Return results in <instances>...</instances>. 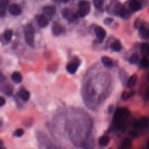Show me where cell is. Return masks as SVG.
I'll return each mask as SVG.
<instances>
[{
    "label": "cell",
    "mask_w": 149,
    "mask_h": 149,
    "mask_svg": "<svg viewBox=\"0 0 149 149\" xmlns=\"http://www.w3.org/2000/svg\"><path fill=\"white\" fill-rule=\"evenodd\" d=\"M130 116V111L125 107L118 108L115 112L113 122L116 127L124 130L126 128L127 120Z\"/></svg>",
    "instance_id": "6da1fadb"
},
{
    "label": "cell",
    "mask_w": 149,
    "mask_h": 149,
    "mask_svg": "<svg viewBox=\"0 0 149 149\" xmlns=\"http://www.w3.org/2000/svg\"><path fill=\"white\" fill-rule=\"evenodd\" d=\"M107 11L110 15H113L120 17H126L129 15L127 9L119 1H112L107 7Z\"/></svg>",
    "instance_id": "7a4b0ae2"
},
{
    "label": "cell",
    "mask_w": 149,
    "mask_h": 149,
    "mask_svg": "<svg viewBox=\"0 0 149 149\" xmlns=\"http://www.w3.org/2000/svg\"><path fill=\"white\" fill-rule=\"evenodd\" d=\"M35 31L33 26L30 24H27L24 28V39L28 45L32 47L34 44Z\"/></svg>",
    "instance_id": "3957f363"
},
{
    "label": "cell",
    "mask_w": 149,
    "mask_h": 149,
    "mask_svg": "<svg viewBox=\"0 0 149 149\" xmlns=\"http://www.w3.org/2000/svg\"><path fill=\"white\" fill-rule=\"evenodd\" d=\"M79 9L76 13L78 17H84L87 16L90 11V3L86 0H81L79 1L78 4Z\"/></svg>",
    "instance_id": "277c9868"
},
{
    "label": "cell",
    "mask_w": 149,
    "mask_h": 149,
    "mask_svg": "<svg viewBox=\"0 0 149 149\" xmlns=\"http://www.w3.org/2000/svg\"><path fill=\"white\" fill-rule=\"evenodd\" d=\"M62 15L69 22H73L77 19L76 13L73 12L72 9L68 8H65L62 10Z\"/></svg>",
    "instance_id": "5b68a950"
},
{
    "label": "cell",
    "mask_w": 149,
    "mask_h": 149,
    "mask_svg": "<svg viewBox=\"0 0 149 149\" xmlns=\"http://www.w3.org/2000/svg\"><path fill=\"white\" fill-rule=\"evenodd\" d=\"M80 65V61L77 58H74L69 62L66 67V70L70 74H74L77 70Z\"/></svg>",
    "instance_id": "8992f818"
},
{
    "label": "cell",
    "mask_w": 149,
    "mask_h": 149,
    "mask_svg": "<svg viewBox=\"0 0 149 149\" xmlns=\"http://www.w3.org/2000/svg\"><path fill=\"white\" fill-rule=\"evenodd\" d=\"M128 6L132 12H137L141 8V4L139 0H129Z\"/></svg>",
    "instance_id": "52a82bcc"
},
{
    "label": "cell",
    "mask_w": 149,
    "mask_h": 149,
    "mask_svg": "<svg viewBox=\"0 0 149 149\" xmlns=\"http://www.w3.org/2000/svg\"><path fill=\"white\" fill-rule=\"evenodd\" d=\"M94 32L98 40L102 41L105 38L107 35V33L104 28L100 26H97L94 29Z\"/></svg>",
    "instance_id": "ba28073f"
},
{
    "label": "cell",
    "mask_w": 149,
    "mask_h": 149,
    "mask_svg": "<svg viewBox=\"0 0 149 149\" xmlns=\"http://www.w3.org/2000/svg\"><path fill=\"white\" fill-rule=\"evenodd\" d=\"M36 20L40 27L44 28L47 27L49 24V20L44 15H38L36 16Z\"/></svg>",
    "instance_id": "9c48e42d"
},
{
    "label": "cell",
    "mask_w": 149,
    "mask_h": 149,
    "mask_svg": "<svg viewBox=\"0 0 149 149\" xmlns=\"http://www.w3.org/2000/svg\"><path fill=\"white\" fill-rule=\"evenodd\" d=\"M149 119L147 117H142L134 123V127L139 129H143L148 126Z\"/></svg>",
    "instance_id": "30bf717a"
},
{
    "label": "cell",
    "mask_w": 149,
    "mask_h": 149,
    "mask_svg": "<svg viewBox=\"0 0 149 149\" xmlns=\"http://www.w3.org/2000/svg\"><path fill=\"white\" fill-rule=\"evenodd\" d=\"M9 12L13 16H18L21 14L22 9L19 5L13 3L9 6Z\"/></svg>",
    "instance_id": "8fae6325"
},
{
    "label": "cell",
    "mask_w": 149,
    "mask_h": 149,
    "mask_svg": "<svg viewBox=\"0 0 149 149\" xmlns=\"http://www.w3.org/2000/svg\"><path fill=\"white\" fill-rule=\"evenodd\" d=\"M52 33L54 36H59L63 31V27L58 23H53L52 26Z\"/></svg>",
    "instance_id": "7c38bea8"
},
{
    "label": "cell",
    "mask_w": 149,
    "mask_h": 149,
    "mask_svg": "<svg viewBox=\"0 0 149 149\" xmlns=\"http://www.w3.org/2000/svg\"><path fill=\"white\" fill-rule=\"evenodd\" d=\"M139 33L140 36L143 39H147L149 38V29L145 26L141 25L139 28Z\"/></svg>",
    "instance_id": "4fadbf2b"
},
{
    "label": "cell",
    "mask_w": 149,
    "mask_h": 149,
    "mask_svg": "<svg viewBox=\"0 0 149 149\" xmlns=\"http://www.w3.org/2000/svg\"><path fill=\"white\" fill-rule=\"evenodd\" d=\"M137 76L136 74H134L133 75H132L126 81V86L127 87L129 88H132L133 87H134L136 83H137Z\"/></svg>",
    "instance_id": "5bb4252c"
},
{
    "label": "cell",
    "mask_w": 149,
    "mask_h": 149,
    "mask_svg": "<svg viewBox=\"0 0 149 149\" xmlns=\"http://www.w3.org/2000/svg\"><path fill=\"white\" fill-rule=\"evenodd\" d=\"M43 12L49 16H52L56 13V9L54 6H47L43 8Z\"/></svg>",
    "instance_id": "9a60e30c"
},
{
    "label": "cell",
    "mask_w": 149,
    "mask_h": 149,
    "mask_svg": "<svg viewBox=\"0 0 149 149\" xmlns=\"http://www.w3.org/2000/svg\"><path fill=\"white\" fill-rule=\"evenodd\" d=\"M18 95L20 98L24 101H27L30 98V93L25 89H21L19 91Z\"/></svg>",
    "instance_id": "2e32d148"
},
{
    "label": "cell",
    "mask_w": 149,
    "mask_h": 149,
    "mask_svg": "<svg viewBox=\"0 0 149 149\" xmlns=\"http://www.w3.org/2000/svg\"><path fill=\"white\" fill-rule=\"evenodd\" d=\"M11 79L12 81L15 83H20L22 81V76L18 72H13L11 75Z\"/></svg>",
    "instance_id": "e0dca14e"
},
{
    "label": "cell",
    "mask_w": 149,
    "mask_h": 149,
    "mask_svg": "<svg viewBox=\"0 0 149 149\" xmlns=\"http://www.w3.org/2000/svg\"><path fill=\"white\" fill-rule=\"evenodd\" d=\"M101 60L102 64L107 68H111L113 65V62L112 59L107 56H103L102 57H101Z\"/></svg>",
    "instance_id": "ac0fdd59"
},
{
    "label": "cell",
    "mask_w": 149,
    "mask_h": 149,
    "mask_svg": "<svg viewBox=\"0 0 149 149\" xmlns=\"http://www.w3.org/2000/svg\"><path fill=\"white\" fill-rule=\"evenodd\" d=\"M111 49L115 51V52H119L120 51L121 48H122V45L120 42L118 40H115L111 45Z\"/></svg>",
    "instance_id": "d6986e66"
},
{
    "label": "cell",
    "mask_w": 149,
    "mask_h": 149,
    "mask_svg": "<svg viewBox=\"0 0 149 149\" xmlns=\"http://www.w3.org/2000/svg\"><path fill=\"white\" fill-rule=\"evenodd\" d=\"M109 142V137L108 136H102L98 139V144L101 146H106Z\"/></svg>",
    "instance_id": "ffe728a7"
},
{
    "label": "cell",
    "mask_w": 149,
    "mask_h": 149,
    "mask_svg": "<svg viewBox=\"0 0 149 149\" xmlns=\"http://www.w3.org/2000/svg\"><path fill=\"white\" fill-rule=\"evenodd\" d=\"M140 52L143 55H149V44L146 42L142 44L140 47Z\"/></svg>",
    "instance_id": "44dd1931"
},
{
    "label": "cell",
    "mask_w": 149,
    "mask_h": 149,
    "mask_svg": "<svg viewBox=\"0 0 149 149\" xmlns=\"http://www.w3.org/2000/svg\"><path fill=\"white\" fill-rule=\"evenodd\" d=\"M139 61V56L137 54L134 53L130 56L129 59V62L130 64H136Z\"/></svg>",
    "instance_id": "7402d4cb"
},
{
    "label": "cell",
    "mask_w": 149,
    "mask_h": 149,
    "mask_svg": "<svg viewBox=\"0 0 149 149\" xmlns=\"http://www.w3.org/2000/svg\"><path fill=\"white\" fill-rule=\"evenodd\" d=\"M12 35H13V33L12 30H6L3 33V38L7 42H9L12 39Z\"/></svg>",
    "instance_id": "603a6c76"
},
{
    "label": "cell",
    "mask_w": 149,
    "mask_h": 149,
    "mask_svg": "<svg viewBox=\"0 0 149 149\" xmlns=\"http://www.w3.org/2000/svg\"><path fill=\"white\" fill-rule=\"evenodd\" d=\"M135 94L134 91H123L122 93V98L123 100H127L132 97H133Z\"/></svg>",
    "instance_id": "cb8c5ba5"
},
{
    "label": "cell",
    "mask_w": 149,
    "mask_h": 149,
    "mask_svg": "<svg viewBox=\"0 0 149 149\" xmlns=\"http://www.w3.org/2000/svg\"><path fill=\"white\" fill-rule=\"evenodd\" d=\"M122 148L123 149H127L129 148L131 146V141L128 138H125L123 140L122 144Z\"/></svg>",
    "instance_id": "d4e9b609"
},
{
    "label": "cell",
    "mask_w": 149,
    "mask_h": 149,
    "mask_svg": "<svg viewBox=\"0 0 149 149\" xmlns=\"http://www.w3.org/2000/svg\"><path fill=\"white\" fill-rule=\"evenodd\" d=\"M104 1L105 0H93V5L96 9H100L102 8V6L104 4Z\"/></svg>",
    "instance_id": "484cf974"
},
{
    "label": "cell",
    "mask_w": 149,
    "mask_h": 149,
    "mask_svg": "<svg viewBox=\"0 0 149 149\" xmlns=\"http://www.w3.org/2000/svg\"><path fill=\"white\" fill-rule=\"evenodd\" d=\"M140 66L143 68H146L149 66V61L146 57H143L140 60Z\"/></svg>",
    "instance_id": "4316f807"
},
{
    "label": "cell",
    "mask_w": 149,
    "mask_h": 149,
    "mask_svg": "<svg viewBox=\"0 0 149 149\" xmlns=\"http://www.w3.org/2000/svg\"><path fill=\"white\" fill-rule=\"evenodd\" d=\"M9 4V0H0V8L5 10Z\"/></svg>",
    "instance_id": "83f0119b"
},
{
    "label": "cell",
    "mask_w": 149,
    "mask_h": 149,
    "mask_svg": "<svg viewBox=\"0 0 149 149\" xmlns=\"http://www.w3.org/2000/svg\"><path fill=\"white\" fill-rule=\"evenodd\" d=\"M4 92L8 95H10L12 94V88L10 86H6L4 88Z\"/></svg>",
    "instance_id": "f1b7e54d"
},
{
    "label": "cell",
    "mask_w": 149,
    "mask_h": 149,
    "mask_svg": "<svg viewBox=\"0 0 149 149\" xmlns=\"http://www.w3.org/2000/svg\"><path fill=\"white\" fill-rule=\"evenodd\" d=\"M24 133V130L22 129H17L15 130L14 133V135L16 137H20L22 136Z\"/></svg>",
    "instance_id": "f546056e"
},
{
    "label": "cell",
    "mask_w": 149,
    "mask_h": 149,
    "mask_svg": "<svg viewBox=\"0 0 149 149\" xmlns=\"http://www.w3.org/2000/svg\"><path fill=\"white\" fill-rule=\"evenodd\" d=\"M113 21V19L112 17H106L104 20V23L105 25L109 26L110 25Z\"/></svg>",
    "instance_id": "4dcf8cb0"
},
{
    "label": "cell",
    "mask_w": 149,
    "mask_h": 149,
    "mask_svg": "<svg viewBox=\"0 0 149 149\" xmlns=\"http://www.w3.org/2000/svg\"><path fill=\"white\" fill-rule=\"evenodd\" d=\"M5 99L2 97H0V107H2L3 105H4L5 104Z\"/></svg>",
    "instance_id": "1f68e13d"
},
{
    "label": "cell",
    "mask_w": 149,
    "mask_h": 149,
    "mask_svg": "<svg viewBox=\"0 0 149 149\" xmlns=\"http://www.w3.org/2000/svg\"><path fill=\"white\" fill-rule=\"evenodd\" d=\"M5 16V10H3L0 8V18H2Z\"/></svg>",
    "instance_id": "d6a6232c"
},
{
    "label": "cell",
    "mask_w": 149,
    "mask_h": 149,
    "mask_svg": "<svg viewBox=\"0 0 149 149\" xmlns=\"http://www.w3.org/2000/svg\"><path fill=\"white\" fill-rule=\"evenodd\" d=\"M5 77L4 75L1 72V71H0V81H3V80H5Z\"/></svg>",
    "instance_id": "836d02e7"
},
{
    "label": "cell",
    "mask_w": 149,
    "mask_h": 149,
    "mask_svg": "<svg viewBox=\"0 0 149 149\" xmlns=\"http://www.w3.org/2000/svg\"><path fill=\"white\" fill-rule=\"evenodd\" d=\"M0 149H6L3 144V142L1 140H0Z\"/></svg>",
    "instance_id": "e575fe53"
},
{
    "label": "cell",
    "mask_w": 149,
    "mask_h": 149,
    "mask_svg": "<svg viewBox=\"0 0 149 149\" xmlns=\"http://www.w3.org/2000/svg\"><path fill=\"white\" fill-rule=\"evenodd\" d=\"M58 2H62L63 3H67L70 0H56Z\"/></svg>",
    "instance_id": "d590c367"
},
{
    "label": "cell",
    "mask_w": 149,
    "mask_h": 149,
    "mask_svg": "<svg viewBox=\"0 0 149 149\" xmlns=\"http://www.w3.org/2000/svg\"><path fill=\"white\" fill-rule=\"evenodd\" d=\"M146 98L149 100V90H148L146 92Z\"/></svg>",
    "instance_id": "8d00e7d4"
},
{
    "label": "cell",
    "mask_w": 149,
    "mask_h": 149,
    "mask_svg": "<svg viewBox=\"0 0 149 149\" xmlns=\"http://www.w3.org/2000/svg\"><path fill=\"white\" fill-rule=\"evenodd\" d=\"M147 148H148V149H149V141H148V145H147Z\"/></svg>",
    "instance_id": "74e56055"
},
{
    "label": "cell",
    "mask_w": 149,
    "mask_h": 149,
    "mask_svg": "<svg viewBox=\"0 0 149 149\" xmlns=\"http://www.w3.org/2000/svg\"><path fill=\"white\" fill-rule=\"evenodd\" d=\"M148 78L149 79V73H148Z\"/></svg>",
    "instance_id": "f35d334b"
}]
</instances>
